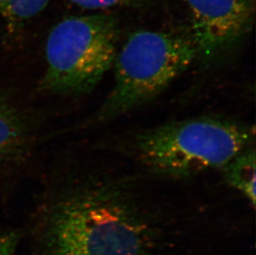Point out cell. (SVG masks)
Listing matches in <instances>:
<instances>
[{
	"mask_svg": "<svg viewBox=\"0 0 256 255\" xmlns=\"http://www.w3.org/2000/svg\"><path fill=\"white\" fill-rule=\"evenodd\" d=\"M145 229L117 188L88 182L70 188L49 208L42 255H144Z\"/></svg>",
	"mask_w": 256,
	"mask_h": 255,
	"instance_id": "1",
	"label": "cell"
},
{
	"mask_svg": "<svg viewBox=\"0 0 256 255\" xmlns=\"http://www.w3.org/2000/svg\"><path fill=\"white\" fill-rule=\"evenodd\" d=\"M253 126L216 117L166 124L136 138L138 158L151 171L175 178L222 169L254 146Z\"/></svg>",
	"mask_w": 256,
	"mask_h": 255,
	"instance_id": "2",
	"label": "cell"
},
{
	"mask_svg": "<svg viewBox=\"0 0 256 255\" xmlns=\"http://www.w3.org/2000/svg\"><path fill=\"white\" fill-rule=\"evenodd\" d=\"M195 62L196 46L189 29L134 32L117 52L114 86L96 120H110L147 104Z\"/></svg>",
	"mask_w": 256,
	"mask_h": 255,
	"instance_id": "3",
	"label": "cell"
},
{
	"mask_svg": "<svg viewBox=\"0 0 256 255\" xmlns=\"http://www.w3.org/2000/svg\"><path fill=\"white\" fill-rule=\"evenodd\" d=\"M120 22L112 14L68 18L46 40V68L40 89L46 94L80 96L92 92L114 66Z\"/></svg>",
	"mask_w": 256,
	"mask_h": 255,
	"instance_id": "4",
	"label": "cell"
},
{
	"mask_svg": "<svg viewBox=\"0 0 256 255\" xmlns=\"http://www.w3.org/2000/svg\"><path fill=\"white\" fill-rule=\"evenodd\" d=\"M196 62L204 68L228 60L253 31L256 0H184Z\"/></svg>",
	"mask_w": 256,
	"mask_h": 255,
	"instance_id": "5",
	"label": "cell"
},
{
	"mask_svg": "<svg viewBox=\"0 0 256 255\" xmlns=\"http://www.w3.org/2000/svg\"><path fill=\"white\" fill-rule=\"evenodd\" d=\"M29 138L24 116L0 94V165L15 161L24 154Z\"/></svg>",
	"mask_w": 256,
	"mask_h": 255,
	"instance_id": "6",
	"label": "cell"
},
{
	"mask_svg": "<svg viewBox=\"0 0 256 255\" xmlns=\"http://www.w3.org/2000/svg\"><path fill=\"white\" fill-rule=\"evenodd\" d=\"M256 148H248L223 168L226 182L256 206Z\"/></svg>",
	"mask_w": 256,
	"mask_h": 255,
	"instance_id": "7",
	"label": "cell"
},
{
	"mask_svg": "<svg viewBox=\"0 0 256 255\" xmlns=\"http://www.w3.org/2000/svg\"><path fill=\"white\" fill-rule=\"evenodd\" d=\"M50 0H0V16L10 24H24L44 11Z\"/></svg>",
	"mask_w": 256,
	"mask_h": 255,
	"instance_id": "8",
	"label": "cell"
},
{
	"mask_svg": "<svg viewBox=\"0 0 256 255\" xmlns=\"http://www.w3.org/2000/svg\"><path fill=\"white\" fill-rule=\"evenodd\" d=\"M79 7L90 10H108L112 8H142L151 0H70Z\"/></svg>",
	"mask_w": 256,
	"mask_h": 255,
	"instance_id": "9",
	"label": "cell"
},
{
	"mask_svg": "<svg viewBox=\"0 0 256 255\" xmlns=\"http://www.w3.org/2000/svg\"><path fill=\"white\" fill-rule=\"evenodd\" d=\"M20 240V234L18 231L0 233V255H15Z\"/></svg>",
	"mask_w": 256,
	"mask_h": 255,
	"instance_id": "10",
	"label": "cell"
}]
</instances>
